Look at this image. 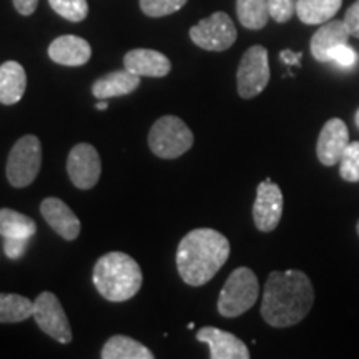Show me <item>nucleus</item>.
Returning <instances> with one entry per match:
<instances>
[{
    "instance_id": "nucleus-1",
    "label": "nucleus",
    "mask_w": 359,
    "mask_h": 359,
    "mask_svg": "<svg viewBox=\"0 0 359 359\" xmlns=\"http://www.w3.org/2000/svg\"><path fill=\"white\" fill-rule=\"evenodd\" d=\"M314 290L306 273L299 269L269 273L262 299L263 320L273 327L302 323L311 311Z\"/></svg>"
},
{
    "instance_id": "nucleus-2",
    "label": "nucleus",
    "mask_w": 359,
    "mask_h": 359,
    "mask_svg": "<svg viewBox=\"0 0 359 359\" xmlns=\"http://www.w3.org/2000/svg\"><path fill=\"white\" fill-rule=\"evenodd\" d=\"M228 238L212 228H196L187 233L177 250V268L188 286H203L212 281L230 257Z\"/></svg>"
},
{
    "instance_id": "nucleus-3",
    "label": "nucleus",
    "mask_w": 359,
    "mask_h": 359,
    "mask_svg": "<svg viewBox=\"0 0 359 359\" xmlns=\"http://www.w3.org/2000/svg\"><path fill=\"white\" fill-rule=\"evenodd\" d=\"M92 280L102 298L111 303H122L140 291L143 275L142 268L130 255L111 251L95 263Z\"/></svg>"
},
{
    "instance_id": "nucleus-4",
    "label": "nucleus",
    "mask_w": 359,
    "mask_h": 359,
    "mask_svg": "<svg viewBox=\"0 0 359 359\" xmlns=\"http://www.w3.org/2000/svg\"><path fill=\"white\" fill-rule=\"evenodd\" d=\"M259 296V283L253 269L241 266L228 276L218 298V313L223 318H238L255 306Z\"/></svg>"
},
{
    "instance_id": "nucleus-5",
    "label": "nucleus",
    "mask_w": 359,
    "mask_h": 359,
    "mask_svg": "<svg viewBox=\"0 0 359 359\" xmlns=\"http://www.w3.org/2000/svg\"><path fill=\"white\" fill-rule=\"evenodd\" d=\"M195 137L182 118L165 115L156 120L148 133V147L158 158L173 160L185 155L193 147Z\"/></svg>"
},
{
    "instance_id": "nucleus-6",
    "label": "nucleus",
    "mask_w": 359,
    "mask_h": 359,
    "mask_svg": "<svg viewBox=\"0 0 359 359\" xmlns=\"http://www.w3.org/2000/svg\"><path fill=\"white\" fill-rule=\"evenodd\" d=\"M42 167V143L35 135H25L12 147L7 160V180L12 187L25 188L37 178Z\"/></svg>"
},
{
    "instance_id": "nucleus-7",
    "label": "nucleus",
    "mask_w": 359,
    "mask_h": 359,
    "mask_svg": "<svg viewBox=\"0 0 359 359\" xmlns=\"http://www.w3.org/2000/svg\"><path fill=\"white\" fill-rule=\"evenodd\" d=\"M269 62L268 50L262 45H253L241 57L236 72L238 95L245 100L255 98L266 88L269 83Z\"/></svg>"
},
{
    "instance_id": "nucleus-8",
    "label": "nucleus",
    "mask_w": 359,
    "mask_h": 359,
    "mask_svg": "<svg viewBox=\"0 0 359 359\" xmlns=\"http://www.w3.org/2000/svg\"><path fill=\"white\" fill-rule=\"evenodd\" d=\"M236 27L224 12H215L190 29L191 42L208 52L228 50L236 42Z\"/></svg>"
},
{
    "instance_id": "nucleus-9",
    "label": "nucleus",
    "mask_w": 359,
    "mask_h": 359,
    "mask_svg": "<svg viewBox=\"0 0 359 359\" xmlns=\"http://www.w3.org/2000/svg\"><path fill=\"white\" fill-rule=\"evenodd\" d=\"M34 320L45 334H48L58 343L69 344L74 334L69 318L62 308L58 298L50 291H43L34 302Z\"/></svg>"
},
{
    "instance_id": "nucleus-10",
    "label": "nucleus",
    "mask_w": 359,
    "mask_h": 359,
    "mask_svg": "<svg viewBox=\"0 0 359 359\" xmlns=\"http://www.w3.org/2000/svg\"><path fill=\"white\" fill-rule=\"evenodd\" d=\"M67 173L70 182L80 190H90L98 183L102 175L100 155L90 143H79L70 150L67 158Z\"/></svg>"
},
{
    "instance_id": "nucleus-11",
    "label": "nucleus",
    "mask_w": 359,
    "mask_h": 359,
    "mask_svg": "<svg viewBox=\"0 0 359 359\" xmlns=\"http://www.w3.org/2000/svg\"><path fill=\"white\" fill-rule=\"evenodd\" d=\"M283 217L281 188L266 178L258 185L257 200L253 205V222L259 231L276 230Z\"/></svg>"
},
{
    "instance_id": "nucleus-12",
    "label": "nucleus",
    "mask_w": 359,
    "mask_h": 359,
    "mask_svg": "<svg viewBox=\"0 0 359 359\" xmlns=\"http://www.w3.org/2000/svg\"><path fill=\"white\" fill-rule=\"evenodd\" d=\"M349 145V132L346 123L341 118H331L321 128L316 143L318 160L325 167H334L339 163L341 156Z\"/></svg>"
},
{
    "instance_id": "nucleus-13",
    "label": "nucleus",
    "mask_w": 359,
    "mask_h": 359,
    "mask_svg": "<svg viewBox=\"0 0 359 359\" xmlns=\"http://www.w3.org/2000/svg\"><path fill=\"white\" fill-rule=\"evenodd\" d=\"M196 339L208 344L212 359H250V349L238 336L218 327L206 326L198 330Z\"/></svg>"
},
{
    "instance_id": "nucleus-14",
    "label": "nucleus",
    "mask_w": 359,
    "mask_h": 359,
    "mask_svg": "<svg viewBox=\"0 0 359 359\" xmlns=\"http://www.w3.org/2000/svg\"><path fill=\"white\" fill-rule=\"evenodd\" d=\"M40 213L57 235L67 241L77 240L80 235V219L60 198H45L40 205Z\"/></svg>"
},
{
    "instance_id": "nucleus-15",
    "label": "nucleus",
    "mask_w": 359,
    "mask_h": 359,
    "mask_svg": "<svg viewBox=\"0 0 359 359\" xmlns=\"http://www.w3.org/2000/svg\"><path fill=\"white\" fill-rule=\"evenodd\" d=\"M125 69L138 75V77H167L172 70V62L161 52L150 48H135L123 58Z\"/></svg>"
},
{
    "instance_id": "nucleus-16",
    "label": "nucleus",
    "mask_w": 359,
    "mask_h": 359,
    "mask_svg": "<svg viewBox=\"0 0 359 359\" xmlns=\"http://www.w3.org/2000/svg\"><path fill=\"white\" fill-rule=\"evenodd\" d=\"M48 57L58 65L80 67L92 57V47L79 35H62L48 45Z\"/></svg>"
},
{
    "instance_id": "nucleus-17",
    "label": "nucleus",
    "mask_w": 359,
    "mask_h": 359,
    "mask_svg": "<svg viewBox=\"0 0 359 359\" xmlns=\"http://www.w3.org/2000/svg\"><path fill=\"white\" fill-rule=\"evenodd\" d=\"M351 37L348 32L346 25H344L343 20H330L326 24H323L318 32L313 35L311 43H309V48H311V55L314 60L318 62H330V53L333 48L338 47V45L348 43V39Z\"/></svg>"
},
{
    "instance_id": "nucleus-18",
    "label": "nucleus",
    "mask_w": 359,
    "mask_h": 359,
    "mask_svg": "<svg viewBox=\"0 0 359 359\" xmlns=\"http://www.w3.org/2000/svg\"><path fill=\"white\" fill-rule=\"evenodd\" d=\"M140 85V77L130 70H116L98 79L92 87L93 97L98 100H109L115 97H125L135 92Z\"/></svg>"
},
{
    "instance_id": "nucleus-19",
    "label": "nucleus",
    "mask_w": 359,
    "mask_h": 359,
    "mask_svg": "<svg viewBox=\"0 0 359 359\" xmlns=\"http://www.w3.org/2000/svg\"><path fill=\"white\" fill-rule=\"evenodd\" d=\"M27 88L25 69L19 62L7 60L0 65V103L13 105L20 102Z\"/></svg>"
},
{
    "instance_id": "nucleus-20",
    "label": "nucleus",
    "mask_w": 359,
    "mask_h": 359,
    "mask_svg": "<svg viewBox=\"0 0 359 359\" xmlns=\"http://www.w3.org/2000/svg\"><path fill=\"white\" fill-rule=\"evenodd\" d=\"M100 356L102 359H154L155 354L137 339L115 334L103 344Z\"/></svg>"
},
{
    "instance_id": "nucleus-21",
    "label": "nucleus",
    "mask_w": 359,
    "mask_h": 359,
    "mask_svg": "<svg viewBox=\"0 0 359 359\" xmlns=\"http://www.w3.org/2000/svg\"><path fill=\"white\" fill-rule=\"evenodd\" d=\"M343 0H298L296 15L306 25H323L338 13Z\"/></svg>"
},
{
    "instance_id": "nucleus-22",
    "label": "nucleus",
    "mask_w": 359,
    "mask_h": 359,
    "mask_svg": "<svg viewBox=\"0 0 359 359\" xmlns=\"http://www.w3.org/2000/svg\"><path fill=\"white\" fill-rule=\"evenodd\" d=\"M37 231V223L24 213L11 208H0V236L27 238L30 240Z\"/></svg>"
},
{
    "instance_id": "nucleus-23",
    "label": "nucleus",
    "mask_w": 359,
    "mask_h": 359,
    "mask_svg": "<svg viewBox=\"0 0 359 359\" xmlns=\"http://www.w3.org/2000/svg\"><path fill=\"white\" fill-rule=\"evenodd\" d=\"M236 13L240 24L250 30H262L271 19L268 0H236Z\"/></svg>"
},
{
    "instance_id": "nucleus-24",
    "label": "nucleus",
    "mask_w": 359,
    "mask_h": 359,
    "mask_svg": "<svg viewBox=\"0 0 359 359\" xmlns=\"http://www.w3.org/2000/svg\"><path fill=\"white\" fill-rule=\"evenodd\" d=\"M34 314V302L20 294L0 293V323H20Z\"/></svg>"
},
{
    "instance_id": "nucleus-25",
    "label": "nucleus",
    "mask_w": 359,
    "mask_h": 359,
    "mask_svg": "<svg viewBox=\"0 0 359 359\" xmlns=\"http://www.w3.org/2000/svg\"><path fill=\"white\" fill-rule=\"evenodd\" d=\"M53 12L70 22H82L88 15L87 0H48Z\"/></svg>"
},
{
    "instance_id": "nucleus-26",
    "label": "nucleus",
    "mask_w": 359,
    "mask_h": 359,
    "mask_svg": "<svg viewBox=\"0 0 359 359\" xmlns=\"http://www.w3.org/2000/svg\"><path fill=\"white\" fill-rule=\"evenodd\" d=\"M339 175L346 182H359V142H349L339 160Z\"/></svg>"
},
{
    "instance_id": "nucleus-27",
    "label": "nucleus",
    "mask_w": 359,
    "mask_h": 359,
    "mask_svg": "<svg viewBox=\"0 0 359 359\" xmlns=\"http://www.w3.org/2000/svg\"><path fill=\"white\" fill-rule=\"evenodd\" d=\"M188 0H140L142 12L148 17H167L185 7Z\"/></svg>"
},
{
    "instance_id": "nucleus-28",
    "label": "nucleus",
    "mask_w": 359,
    "mask_h": 359,
    "mask_svg": "<svg viewBox=\"0 0 359 359\" xmlns=\"http://www.w3.org/2000/svg\"><path fill=\"white\" fill-rule=\"evenodd\" d=\"M296 2L298 0H268L269 17L278 24H285L296 13Z\"/></svg>"
},
{
    "instance_id": "nucleus-29",
    "label": "nucleus",
    "mask_w": 359,
    "mask_h": 359,
    "mask_svg": "<svg viewBox=\"0 0 359 359\" xmlns=\"http://www.w3.org/2000/svg\"><path fill=\"white\" fill-rule=\"evenodd\" d=\"M358 60V52L354 50L353 47H349L348 43L338 45V47L333 48L330 53V62H334L336 65L343 67V69H353V67H356Z\"/></svg>"
},
{
    "instance_id": "nucleus-30",
    "label": "nucleus",
    "mask_w": 359,
    "mask_h": 359,
    "mask_svg": "<svg viewBox=\"0 0 359 359\" xmlns=\"http://www.w3.org/2000/svg\"><path fill=\"white\" fill-rule=\"evenodd\" d=\"M29 241L27 238H4V253L7 258L19 259L25 255Z\"/></svg>"
},
{
    "instance_id": "nucleus-31",
    "label": "nucleus",
    "mask_w": 359,
    "mask_h": 359,
    "mask_svg": "<svg viewBox=\"0 0 359 359\" xmlns=\"http://www.w3.org/2000/svg\"><path fill=\"white\" fill-rule=\"evenodd\" d=\"M343 22H344V25H346L349 35H351V37L359 39V0H356V2H354L353 6L348 8Z\"/></svg>"
},
{
    "instance_id": "nucleus-32",
    "label": "nucleus",
    "mask_w": 359,
    "mask_h": 359,
    "mask_svg": "<svg viewBox=\"0 0 359 359\" xmlns=\"http://www.w3.org/2000/svg\"><path fill=\"white\" fill-rule=\"evenodd\" d=\"M13 2V7H15V11L20 13V15H32L35 12V8L39 6V0H12Z\"/></svg>"
},
{
    "instance_id": "nucleus-33",
    "label": "nucleus",
    "mask_w": 359,
    "mask_h": 359,
    "mask_svg": "<svg viewBox=\"0 0 359 359\" xmlns=\"http://www.w3.org/2000/svg\"><path fill=\"white\" fill-rule=\"evenodd\" d=\"M281 60L285 62L286 65H299V60H302V52H291V50H283L280 53Z\"/></svg>"
},
{
    "instance_id": "nucleus-34",
    "label": "nucleus",
    "mask_w": 359,
    "mask_h": 359,
    "mask_svg": "<svg viewBox=\"0 0 359 359\" xmlns=\"http://www.w3.org/2000/svg\"><path fill=\"white\" fill-rule=\"evenodd\" d=\"M95 109L97 110H107V109H109V100H100L95 105Z\"/></svg>"
},
{
    "instance_id": "nucleus-35",
    "label": "nucleus",
    "mask_w": 359,
    "mask_h": 359,
    "mask_svg": "<svg viewBox=\"0 0 359 359\" xmlns=\"http://www.w3.org/2000/svg\"><path fill=\"white\" fill-rule=\"evenodd\" d=\"M354 122H356V127L359 128V109L356 111V116H354Z\"/></svg>"
},
{
    "instance_id": "nucleus-36",
    "label": "nucleus",
    "mask_w": 359,
    "mask_h": 359,
    "mask_svg": "<svg viewBox=\"0 0 359 359\" xmlns=\"http://www.w3.org/2000/svg\"><path fill=\"white\" fill-rule=\"evenodd\" d=\"M356 231H358V236H359V222H358V224H356Z\"/></svg>"
}]
</instances>
